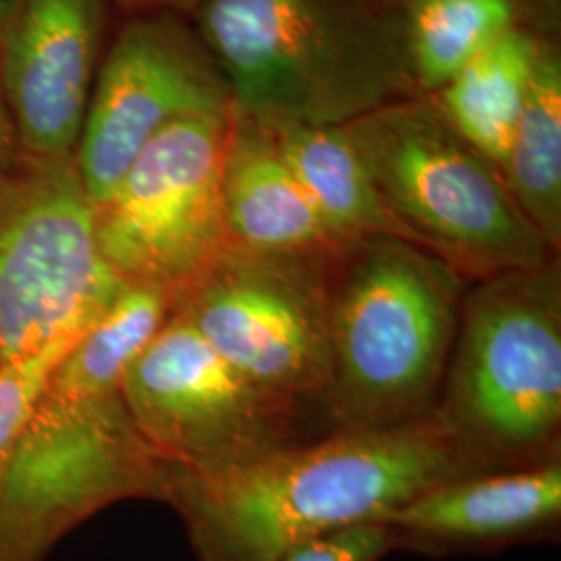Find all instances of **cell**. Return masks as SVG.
<instances>
[{"instance_id":"obj_23","label":"cell","mask_w":561,"mask_h":561,"mask_svg":"<svg viewBox=\"0 0 561 561\" xmlns=\"http://www.w3.org/2000/svg\"><path fill=\"white\" fill-rule=\"evenodd\" d=\"M141 4H150V7H159L161 11H196L204 0H138Z\"/></svg>"},{"instance_id":"obj_24","label":"cell","mask_w":561,"mask_h":561,"mask_svg":"<svg viewBox=\"0 0 561 561\" xmlns=\"http://www.w3.org/2000/svg\"><path fill=\"white\" fill-rule=\"evenodd\" d=\"M11 2H13V0H0V25H2V21L7 18V11H9Z\"/></svg>"},{"instance_id":"obj_8","label":"cell","mask_w":561,"mask_h":561,"mask_svg":"<svg viewBox=\"0 0 561 561\" xmlns=\"http://www.w3.org/2000/svg\"><path fill=\"white\" fill-rule=\"evenodd\" d=\"M337 250L266 254L229 243L173 296V312L262 389L304 410H322L331 377V261Z\"/></svg>"},{"instance_id":"obj_10","label":"cell","mask_w":561,"mask_h":561,"mask_svg":"<svg viewBox=\"0 0 561 561\" xmlns=\"http://www.w3.org/2000/svg\"><path fill=\"white\" fill-rule=\"evenodd\" d=\"M121 398L141 437L181 472H219L306 442V410L248 379L180 314L134 362Z\"/></svg>"},{"instance_id":"obj_5","label":"cell","mask_w":561,"mask_h":561,"mask_svg":"<svg viewBox=\"0 0 561 561\" xmlns=\"http://www.w3.org/2000/svg\"><path fill=\"white\" fill-rule=\"evenodd\" d=\"M343 127L393 219L463 279L560 259L502 171L461 138L431 96L391 102Z\"/></svg>"},{"instance_id":"obj_16","label":"cell","mask_w":561,"mask_h":561,"mask_svg":"<svg viewBox=\"0 0 561 561\" xmlns=\"http://www.w3.org/2000/svg\"><path fill=\"white\" fill-rule=\"evenodd\" d=\"M539 32L537 23L507 30L437 94H431L461 138L502 173L547 38Z\"/></svg>"},{"instance_id":"obj_14","label":"cell","mask_w":561,"mask_h":561,"mask_svg":"<svg viewBox=\"0 0 561 561\" xmlns=\"http://www.w3.org/2000/svg\"><path fill=\"white\" fill-rule=\"evenodd\" d=\"M222 215L229 241L245 250L322 254L343 245L266 134L238 113L222 167Z\"/></svg>"},{"instance_id":"obj_4","label":"cell","mask_w":561,"mask_h":561,"mask_svg":"<svg viewBox=\"0 0 561 561\" xmlns=\"http://www.w3.org/2000/svg\"><path fill=\"white\" fill-rule=\"evenodd\" d=\"M435 410L486 470L560 460V259L470 283Z\"/></svg>"},{"instance_id":"obj_17","label":"cell","mask_w":561,"mask_h":561,"mask_svg":"<svg viewBox=\"0 0 561 561\" xmlns=\"http://www.w3.org/2000/svg\"><path fill=\"white\" fill-rule=\"evenodd\" d=\"M171 314V294L152 285L125 283L101 319L57 362L46 381V393L67 400L119 396L129 366Z\"/></svg>"},{"instance_id":"obj_3","label":"cell","mask_w":561,"mask_h":561,"mask_svg":"<svg viewBox=\"0 0 561 561\" xmlns=\"http://www.w3.org/2000/svg\"><path fill=\"white\" fill-rule=\"evenodd\" d=\"M470 287L447 262L400 238L347 241L331 261L333 431H375L431 414Z\"/></svg>"},{"instance_id":"obj_18","label":"cell","mask_w":561,"mask_h":561,"mask_svg":"<svg viewBox=\"0 0 561 561\" xmlns=\"http://www.w3.org/2000/svg\"><path fill=\"white\" fill-rule=\"evenodd\" d=\"M503 178L547 245L561 250V53L545 38Z\"/></svg>"},{"instance_id":"obj_19","label":"cell","mask_w":561,"mask_h":561,"mask_svg":"<svg viewBox=\"0 0 561 561\" xmlns=\"http://www.w3.org/2000/svg\"><path fill=\"white\" fill-rule=\"evenodd\" d=\"M408 65L424 96L437 94L507 30L533 23L526 0H405Z\"/></svg>"},{"instance_id":"obj_11","label":"cell","mask_w":561,"mask_h":561,"mask_svg":"<svg viewBox=\"0 0 561 561\" xmlns=\"http://www.w3.org/2000/svg\"><path fill=\"white\" fill-rule=\"evenodd\" d=\"M231 108L229 85L198 32L169 11L129 21L96 71L76 148L94 206L164 127Z\"/></svg>"},{"instance_id":"obj_7","label":"cell","mask_w":561,"mask_h":561,"mask_svg":"<svg viewBox=\"0 0 561 561\" xmlns=\"http://www.w3.org/2000/svg\"><path fill=\"white\" fill-rule=\"evenodd\" d=\"M171 466L150 447L119 396H41L0 468V561H46L102 510L164 502Z\"/></svg>"},{"instance_id":"obj_20","label":"cell","mask_w":561,"mask_h":561,"mask_svg":"<svg viewBox=\"0 0 561 561\" xmlns=\"http://www.w3.org/2000/svg\"><path fill=\"white\" fill-rule=\"evenodd\" d=\"M67 352L50 350L32 360L0 364V468L30 421L53 368Z\"/></svg>"},{"instance_id":"obj_12","label":"cell","mask_w":561,"mask_h":561,"mask_svg":"<svg viewBox=\"0 0 561 561\" xmlns=\"http://www.w3.org/2000/svg\"><path fill=\"white\" fill-rule=\"evenodd\" d=\"M102 20V0L11 2L0 25V81L25 154H76Z\"/></svg>"},{"instance_id":"obj_15","label":"cell","mask_w":561,"mask_h":561,"mask_svg":"<svg viewBox=\"0 0 561 561\" xmlns=\"http://www.w3.org/2000/svg\"><path fill=\"white\" fill-rule=\"evenodd\" d=\"M254 125L266 134L294 178L300 181L335 240L347 243L387 236L412 241L385 206L345 127Z\"/></svg>"},{"instance_id":"obj_6","label":"cell","mask_w":561,"mask_h":561,"mask_svg":"<svg viewBox=\"0 0 561 561\" xmlns=\"http://www.w3.org/2000/svg\"><path fill=\"white\" fill-rule=\"evenodd\" d=\"M125 280L104 262L76 154L0 167V364L71 345Z\"/></svg>"},{"instance_id":"obj_2","label":"cell","mask_w":561,"mask_h":561,"mask_svg":"<svg viewBox=\"0 0 561 561\" xmlns=\"http://www.w3.org/2000/svg\"><path fill=\"white\" fill-rule=\"evenodd\" d=\"M198 36L252 123L343 127L421 96L391 0H204Z\"/></svg>"},{"instance_id":"obj_1","label":"cell","mask_w":561,"mask_h":561,"mask_svg":"<svg viewBox=\"0 0 561 561\" xmlns=\"http://www.w3.org/2000/svg\"><path fill=\"white\" fill-rule=\"evenodd\" d=\"M486 472L437 410L375 431H331L219 472L171 468L164 503L198 561H280L306 542L385 524L443 482Z\"/></svg>"},{"instance_id":"obj_9","label":"cell","mask_w":561,"mask_h":561,"mask_svg":"<svg viewBox=\"0 0 561 561\" xmlns=\"http://www.w3.org/2000/svg\"><path fill=\"white\" fill-rule=\"evenodd\" d=\"M233 119L231 108L164 127L94 206L102 259L121 280L173 298L231 243L222 167Z\"/></svg>"},{"instance_id":"obj_25","label":"cell","mask_w":561,"mask_h":561,"mask_svg":"<svg viewBox=\"0 0 561 561\" xmlns=\"http://www.w3.org/2000/svg\"><path fill=\"white\" fill-rule=\"evenodd\" d=\"M391 2H396V4H403L405 0H391Z\"/></svg>"},{"instance_id":"obj_21","label":"cell","mask_w":561,"mask_h":561,"mask_svg":"<svg viewBox=\"0 0 561 561\" xmlns=\"http://www.w3.org/2000/svg\"><path fill=\"white\" fill-rule=\"evenodd\" d=\"M396 551L387 524H360L306 542L280 561H379Z\"/></svg>"},{"instance_id":"obj_22","label":"cell","mask_w":561,"mask_h":561,"mask_svg":"<svg viewBox=\"0 0 561 561\" xmlns=\"http://www.w3.org/2000/svg\"><path fill=\"white\" fill-rule=\"evenodd\" d=\"M21 152L20 138H18V129L11 117L7 96L2 90V81H0V167H4L7 162L13 161Z\"/></svg>"},{"instance_id":"obj_13","label":"cell","mask_w":561,"mask_h":561,"mask_svg":"<svg viewBox=\"0 0 561 561\" xmlns=\"http://www.w3.org/2000/svg\"><path fill=\"white\" fill-rule=\"evenodd\" d=\"M561 463L500 468L443 482L389 518L396 549L489 551L535 541L560 526Z\"/></svg>"}]
</instances>
